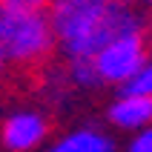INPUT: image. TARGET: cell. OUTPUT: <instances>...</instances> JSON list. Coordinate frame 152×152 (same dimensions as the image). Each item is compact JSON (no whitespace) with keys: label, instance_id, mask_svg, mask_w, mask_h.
<instances>
[{"label":"cell","instance_id":"52a82bcc","mask_svg":"<svg viewBox=\"0 0 152 152\" xmlns=\"http://www.w3.org/2000/svg\"><path fill=\"white\" fill-rule=\"evenodd\" d=\"M66 77H69V83L75 89H80V92H92V89L103 86L92 58H66Z\"/></svg>","mask_w":152,"mask_h":152},{"label":"cell","instance_id":"277c9868","mask_svg":"<svg viewBox=\"0 0 152 152\" xmlns=\"http://www.w3.org/2000/svg\"><path fill=\"white\" fill-rule=\"evenodd\" d=\"M52 115L37 103H12L0 112V149L37 152L52 146Z\"/></svg>","mask_w":152,"mask_h":152},{"label":"cell","instance_id":"8992f818","mask_svg":"<svg viewBox=\"0 0 152 152\" xmlns=\"http://www.w3.org/2000/svg\"><path fill=\"white\" fill-rule=\"evenodd\" d=\"M55 152H115L118 141L109 129H103L101 124H77V126L66 129L63 135L52 141Z\"/></svg>","mask_w":152,"mask_h":152},{"label":"cell","instance_id":"6da1fadb","mask_svg":"<svg viewBox=\"0 0 152 152\" xmlns=\"http://www.w3.org/2000/svg\"><path fill=\"white\" fill-rule=\"evenodd\" d=\"M46 12L63 58H92L112 37L149 32L146 9L138 0H52Z\"/></svg>","mask_w":152,"mask_h":152},{"label":"cell","instance_id":"7c38bea8","mask_svg":"<svg viewBox=\"0 0 152 152\" xmlns=\"http://www.w3.org/2000/svg\"><path fill=\"white\" fill-rule=\"evenodd\" d=\"M138 3H141L144 9H152V0H138Z\"/></svg>","mask_w":152,"mask_h":152},{"label":"cell","instance_id":"ba28073f","mask_svg":"<svg viewBox=\"0 0 152 152\" xmlns=\"http://www.w3.org/2000/svg\"><path fill=\"white\" fill-rule=\"evenodd\" d=\"M126 149L129 152H152V124L126 135Z\"/></svg>","mask_w":152,"mask_h":152},{"label":"cell","instance_id":"30bf717a","mask_svg":"<svg viewBox=\"0 0 152 152\" xmlns=\"http://www.w3.org/2000/svg\"><path fill=\"white\" fill-rule=\"evenodd\" d=\"M6 6H15V9H37V12H46L52 0H0Z\"/></svg>","mask_w":152,"mask_h":152},{"label":"cell","instance_id":"5b68a950","mask_svg":"<svg viewBox=\"0 0 152 152\" xmlns=\"http://www.w3.org/2000/svg\"><path fill=\"white\" fill-rule=\"evenodd\" d=\"M103 118H106L112 132L132 135V132L152 124V95L135 92V89H118L106 103Z\"/></svg>","mask_w":152,"mask_h":152},{"label":"cell","instance_id":"9c48e42d","mask_svg":"<svg viewBox=\"0 0 152 152\" xmlns=\"http://www.w3.org/2000/svg\"><path fill=\"white\" fill-rule=\"evenodd\" d=\"M121 89H135V92H149L152 95V58H149V63H146L126 86H121Z\"/></svg>","mask_w":152,"mask_h":152},{"label":"cell","instance_id":"8fae6325","mask_svg":"<svg viewBox=\"0 0 152 152\" xmlns=\"http://www.w3.org/2000/svg\"><path fill=\"white\" fill-rule=\"evenodd\" d=\"M9 75H12V66H9V60L3 58V52H0V89L6 86V80H9Z\"/></svg>","mask_w":152,"mask_h":152},{"label":"cell","instance_id":"3957f363","mask_svg":"<svg viewBox=\"0 0 152 152\" xmlns=\"http://www.w3.org/2000/svg\"><path fill=\"white\" fill-rule=\"evenodd\" d=\"M92 63L98 69L103 86H126L141 69L149 63V32H132L112 37L92 55Z\"/></svg>","mask_w":152,"mask_h":152},{"label":"cell","instance_id":"7a4b0ae2","mask_svg":"<svg viewBox=\"0 0 152 152\" xmlns=\"http://www.w3.org/2000/svg\"><path fill=\"white\" fill-rule=\"evenodd\" d=\"M0 52L12 69H40L58 52L49 12L0 3Z\"/></svg>","mask_w":152,"mask_h":152}]
</instances>
